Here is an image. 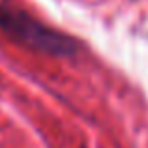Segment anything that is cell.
Returning a JSON list of instances; mask_svg holds the SVG:
<instances>
[{
  "mask_svg": "<svg viewBox=\"0 0 148 148\" xmlns=\"http://www.w3.org/2000/svg\"><path fill=\"white\" fill-rule=\"evenodd\" d=\"M0 30L15 43L49 56H73L79 45L71 36L51 28L30 13L0 4Z\"/></svg>",
  "mask_w": 148,
  "mask_h": 148,
  "instance_id": "cell-1",
  "label": "cell"
}]
</instances>
